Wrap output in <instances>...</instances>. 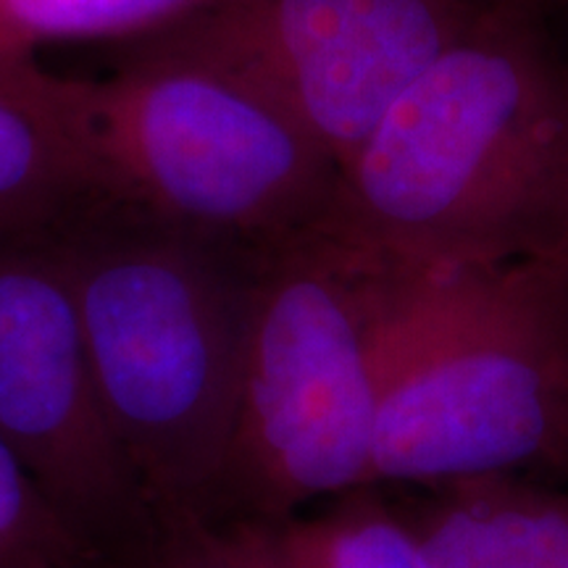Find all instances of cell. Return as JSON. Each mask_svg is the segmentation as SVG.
<instances>
[{
    "label": "cell",
    "instance_id": "1",
    "mask_svg": "<svg viewBox=\"0 0 568 568\" xmlns=\"http://www.w3.org/2000/svg\"><path fill=\"white\" fill-rule=\"evenodd\" d=\"M318 230L406 266L568 253V55L510 3L450 48L343 163Z\"/></svg>",
    "mask_w": 568,
    "mask_h": 568
},
{
    "label": "cell",
    "instance_id": "2",
    "mask_svg": "<svg viewBox=\"0 0 568 568\" xmlns=\"http://www.w3.org/2000/svg\"><path fill=\"white\" fill-rule=\"evenodd\" d=\"M48 232L113 437L161 531L211 524L264 253L109 193Z\"/></svg>",
    "mask_w": 568,
    "mask_h": 568
},
{
    "label": "cell",
    "instance_id": "3",
    "mask_svg": "<svg viewBox=\"0 0 568 568\" xmlns=\"http://www.w3.org/2000/svg\"><path fill=\"white\" fill-rule=\"evenodd\" d=\"M568 477V253L397 266L372 487Z\"/></svg>",
    "mask_w": 568,
    "mask_h": 568
},
{
    "label": "cell",
    "instance_id": "4",
    "mask_svg": "<svg viewBox=\"0 0 568 568\" xmlns=\"http://www.w3.org/2000/svg\"><path fill=\"white\" fill-rule=\"evenodd\" d=\"M395 276L322 230L264 253L211 524L276 527L372 487Z\"/></svg>",
    "mask_w": 568,
    "mask_h": 568
},
{
    "label": "cell",
    "instance_id": "5",
    "mask_svg": "<svg viewBox=\"0 0 568 568\" xmlns=\"http://www.w3.org/2000/svg\"><path fill=\"white\" fill-rule=\"evenodd\" d=\"M71 88L109 195L255 253L324 224L337 159L243 71L140 42L111 80Z\"/></svg>",
    "mask_w": 568,
    "mask_h": 568
},
{
    "label": "cell",
    "instance_id": "6",
    "mask_svg": "<svg viewBox=\"0 0 568 568\" xmlns=\"http://www.w3.org/2000/svg\"><path fill=\"white\" fill-rule=\"evenodd\" d=\"M0 437L105 566L140 568L161 524L113 437L48 230H0Z\"/></svg>",
    "mask_w": 568,
    "mask_h": 568
},
{
    "label": "cell",
    "instance_id": "7",
    "mask_svg": "<svg viewBox=\"0 0 568 568\" xmlns=\"http://www.w3.org/2000/svg\"><path fill=\"white\" fill-rule=\"evenodd\" d=\"M510 0H222L142 42L272 90L339 169L397 98Z\"/></svg>",
    "mask_w": 568,
    "mask_h": 568
},
{
    "label": "cell",
    "instance_id": "8",
    "mask_svg": "<svg viewBox=\"0 0 568 568\" xmlns=\"http://www.w3.org/2000/svg\"><path fill=\"white\" fill-rule=\"evenodd\" d=\"M103 193L71 80L0 53V230H48Z\"/></svg>",
    "mask_w": 568,
    "mask_h": 568
},
{
    "label": "cell",
    "instance_id": "9",
    "mask_svg": "<svg viewBox=\"0 0 568 568\" xmlns=\"http://www.w3.org/2000/svg\"><path fill=\"white\" fill-rule=\"evenodd\" d=\"M397 510L435 568H568V493L527 477L414 487Z\"/></svg>",
    "mask_w": 568,
    "mask_h": 568
},
{
    "label": "cell",
    "instance_id": "10",
    "mask_svg": "<svg viewBox=\"0 0 568 568\" xmlns=\"http://www.w3.org/2000/svg\"><path fill=\"white\" fill-rule=\"evenodd\" d=\"M287 568H435L382 487H361L264 527Z\"/></svg>",
    "mask_w": 568,
    "mask_h": 568
},
{
    "label": "cell",
    "instance_id": "11",
    "mask_svg": "<svg viewBox=\"0 0 568 568\" xmlns=\"http://www.w3.org/2000/svg\"><path fill=\"white\" fill-rule=\"evenodd\" d=\"M222 0H0V53L32 59L48 42L153 38Z\"/></svg>",
    "mask_w": 568,
    "mask_h": 568
},
{
    "label": "cell",
    "instance_id": "12",
    "mask_svg": "<svg viewBox=\"0 0 568 568\" xmlns=\"http://www.w3.org/2000/svg\"><path fill=\"white\" fill-rule=\"evenodd\" d=\"M0 568H109L55 514L0 437Z\"/></svg>",
    "mask_w": 568,
    "mask_h": 568
},
{
    "label": "cell",
    "instance_id": "13",
    "mask_svg": "<svg viewBox=\"0 0 568 568\" xmlns=\"http://www.w3.org/2000/svg\"><path fill=\"white\" fill-rule=\"evenodd\" d=\"M140 568H240L216 524L163 529Z\"/></svg>",
    "mask_w": 568,
    "mask_h": 568
},
{
    "label": "cell",
    "instance_id": "14",
    "mask_svg": "<svg viewBox=\"0 0 568 568\" xmlns=\"http://www.w3.org/2000/svg\"><path fill=\"white\" fill-rule=\"evenodd\" d=\"M219 529H222L226 548H230L240 568H287L282 564V558L276 556L272 537H268L264 527H255V524H226V527Z\"/></svg>",
    "mask_w": 568,
    "mask_h": 568
},
{
    "label": "cell",
    "instance_id": "15",
    "mask_svg": "<svg viewBox=\"0 0 568 568\" xmlns=\"http://www.w3.org/2000/svg\"><path fill=\"white\" fill-rule=\"evenodd\" d=\"M516 3L527 6V9H531L535 13H539V17H545V19H550L552 13L568 11V0H516Z\"/></svg>",
    "mask_w": 568,
    "mask_h": 568
}]
</instances>
